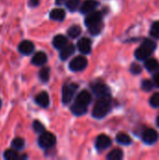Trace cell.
Wrapping results in <instances>:
<instances>
[{
    "mask_svg": "<svg viewBox=\"0 0 159 160\" xmlns=\"http://www.w3.org/2000/svg\"><path fill=\"white\" fill-rule=\"evenodd\" d=\"M111 106H112V103H111L110 96L100 98L93 109V112H92L93 116L97 119L105 117L108 114V112H110Z\"/></svg>",
    "mask_w": 159,
    "mask_h": 160,
    "instance_id": "1",
    "label": "cell"
},
{
    "mask_svg": "<svg viewBox=\"0 0 159 160\" xmlns=\"http://www.w3.org/2000/svg\"><path fill=\"white\" fill-rule=\"evenodd\" d=\"M156 48H157V44L155 41L146 39L135 51V56L139 60H145L155 52Z\"/></svg>",
    "mask_w": 159,
    "mask_h": 160,
    "instance_id": "2",
    "label": "cell"
},
{
    "mask_svg": "<svg viewBox=\"0 0 159 160\" xmlns=\"http://www.w3.org/2000/svg\"><path fill=\"white\" fill-rule=\"evenodd\" d=\"M55 142H56V140H55L54 135L50 132H47V131L42 132L38 139V143H39L40 147L46 148V149L52 147L55 144Z\"/></svg>",
    "mask_w": 159,
    "mask_h": 160,
    "instance_id": "3",
    "label": "cell"
},
{
    "mask_svg": "<svg viewBox=\"0 0 159 160\" xmlns=\"http://www.w3.org/2000/svg\"><path fill=\"white\" fill-rule=\"evenodd\" d=\"M87 67V59L84 56H77L69 63V68L72 71H81Z\"/></svg>",
    "mask_w": 159,
    "mask_h": 160,
    "instance_id": "4",
    "label": "cell"
},
{
    "mask_svg": "<svg viewBox=\"0 0 159 160\" xmlns=\"http://www.w3.org/2000/svg\"><path fill=\"white\" fill-rule=\"evenodd\" d=\"M77 84H69L65 85L62 90V100L64 104H67L71 101L75 91L77 90Z\"/></svg>",
    "mask_w": 159,
    "mask_h": 160,
    "instance_id": "5",
    "label": "cell"
},
{
    "mask_svg": "<svg viewBox=\"0 0 159 160\" xmlns=\"http://www.w3.org/2000/svg\"><path fill=\"white\" fill-rule=\"evenodd\" d=\"M92 90L93 92L99 98L102 97H109L110 96V89L109 87L102 83V82H96L92 84Z\"/></svg>",
    "mask_w": 159,
    "mask_h": 160,
    "instance_id": "6",
    "label": "cell"
},
{
    "mask_svg": "<svg viewBox=\"0 0 159 160\" xmlns=\"http://www.w3.org/2000/svg\"><path fill=\"white\" fill-rule=\"evenodd\" d=\"M142 139L143 142H145L146 144H154L158 140V133L156 130L149 128L144 130V132L142 135Z\"/></svg>",
    "mask_w": 159,
    "mask_h": 160,
    "instance_id": "7",
    "label": "cell"
},
{
    "mask_svg": "<svg viewBox=\"0 0 159 160\" xmlns=\"http://www.w3.org/2000/svg\"><path fill=\"white\" fill-rule=\"evenodd\" d=\"M112 144V140L107 135H99L96 141V146L98 150L102 151L109 148Z\"/></svg>",
    "mask_w": 159,
    "mask_h": 160,
    "instance_id": "8",
    "label": "cell"
},
{
    "mask_svg": "<svg viewBox=\"0 0 159 160\" xmlns=\"http://www.w3.org/2000/svg\"><path fill=\"white\" fill-rule=\"evenodd\" d=\"M91 100H92V98H91L90 93L86 90H83L81 93H79V95L77 96L75 103H78L80 105L87 107L90 104Z\"/></svg>",
    "mask_w": 159,
    "mask_h": 160,
    "instance_id": "9",
    "label": "cell"
},
{
    "mask_svg": "<svg viewBox=\"0 0 159 160\" xmlns=\"http://www.w3.org/2000/svg\"><path fill=\"white\" fill-rule=\"evenodd\" d=\"M102 19V13L99 11H92L90 14H88L85 18V24L87 26H91L93 24H96L99 22H101Z\"/></svg>",
    "mask_w": 159,
    "mask_h": 160,
    "instance_id": "10",
    "label": "cell"
},
{
    "mask_svg": "<svg viewBox=\"0 0 159 160\" xmlns=\"http://www.w3.org/2000/svg\"><path fill=\"white\" fill-rule=\"evenodd\" d=\"M78 49L83 54H88L91 52V40L87 38H82L78 41Z\"/></svg>",
    "mask_w": 159,
    "mask_h": 160,
    "instance_id": "11",
    "label": "cell"
},
{
    "mask_svg": "<svg viewBox=\"0 0 159 160\" xmlns=\"http://www.w3.org/2000/svg\"><path fill=\"white\" fill-rule=\"evenodd\" d=\"M97 6H98V2L97 0H85L81 7V12L90 13L93 10H95Z\"/></svg>",
    "mask_w": 159,
    "mask_h": 160,
    "instance_id": "12",
    "label": "cell"
},
{
    "mask_svg": "<svg viewBox=\"0 0 159 160\" xmlns=\"http://www.w3.org/2000/svg\"><path fill=\"white\" fill-rule=\"evenodd\" d=\"M19 51L22 54H30L34 51V44L29 40H23L19 45Z\"/></svg>",
    "mask_w": 159,
    "mask_h": 160,
    "instance_id": "13",
    "label": "cell"
},
{
    "mask_svg": "<svg viewBox=\"0 0 159 160\" xmlns=\"http://www.w3.org/2000/svg\"><path fill=\"white\" fill-rule=\"evenodd\" d=\"M75 52V46L73 44H67L65 47L61 49L60 52V58L62 60H67L70 55H72Z\"/></svg>",
    "mask_w": 159,
    "mask_h": 160,
    "instance_id": "14",
    "label": "cell"
},
{
    "mask_svg": "<svg viewBox=\"0 0 159 160\" xmlns=\"http://www.w3.org/2000/svg\"><path fill=\"white\" fill-rule=\"evenodd\" d=\"M36 102L43 107V108H47L49 106V103H50V98H49V95L47 92H41L40 94H38L36 98Z\"/></svg>",
    "mask_w": 159,
    "mask_h": 160,
    "instance_id": "15",
    "label": "cell"
},
{
    "mask_svg": "<svg viewBox=\"0 0 159 160\" xmlns=\"http://www.w3.org/2000/svg\"><path fill=\"white\" fill-rule=\"evenodd\" d=\"M47 62V55L43 52H37L33 58H32V63L36 66H41Z\"/></svg>",
    "mask_w": 159,
    "mask_h": 160,
    "instance_id": "16",
    "label": "cell"
},
{
    "mask_svg": "<svg viewBox=\"0 0 159 160\" xmlns=\"http://www.w3.org/2000/svg\"><path fill=\"white\" fill-rule=\"evenodd\" d=\"M66 16V12L62 8H53L50 12V18L53 21H63Z\"/></svg>",
    "mask_w": 159,
    "mask_h": 160,
    "instance_id": "17",
    "label": "cell"
},
{
    "mask_svg": "<svg viewBox=\"0 0 159 160\" xmlns=\"http://www.w3.org/2000/svg\"><path fill=\"white\" fill-rule=\"evenodd\" d=\"M52 44L56 49H62L67 44V39L65 36L63 35H57L54 37L52 40Z\"/></svg>",
    "mask_w": 159,
    "mask_h": 160,
    "instance_id": "18",
    "label": "cell"
},
{
    "mask_svg": "<svg viewBox=\"0 0 159 160\" xmlns=\"http://www.w3.org/2000/svg\"><path fill=\"white\" fill-rule=\"evenodd\" d=\"M145 68H147V70L149 71H156L159 68V62L156 58H149V59H145V63H144Z\"/></svg>",
    "mask_w": 159,
    "mask_h": 160,
    "instance_id": "19",
    "label": "cell"
},
{
    "mask_svg": "<svg viewBox=\"0 0 159 160\" xmlns=\"http://www.w3.org/2000/svg\"><path fill=\"white\" fill-rule=\"evenodd\" d=\"M116 141H117L118 143L123 144V145H128V144H130V143L132 142L131 138H130L127 134L122 133V132L117 134V136H116Z\"/></svg>",
    "mask_w": 159,
    "mask_h": 160,
    "instance_id": "20",
    "label": "cell"
},
{
    "mask_svg": "<svg viewBox=\"0 0 159 160\" xmlns=\"http://www.w3.org/2000/svg\"><path fill=\"white\" fill-rule=\"evenodd\" d=\"M71 112L75 114V115H82L84 114L86 112H87V107L85 106H82V105H80L78 103H74L71 107Z\"/></svg>",
    "mask_w": 159,
    "mask_h": 160,
    "instance_id": "21",
    "label": "cell"
},
{
    "mask_svg": "<svg viewBox=\"0 0 159 160\" xmlns=\"http://www.w3.org/2000/svg\"><path fill=\"white\" fill-rule=\"evenodd\" d=\"M107 158L109 160H120L123 158V151L120 149H114L112 150L108 156Z\"/></svg>",
    "mask_w": 159,
    "mask_h": 160,
    "instance_id": "22",
    "label": "cell"
},
{
    "mask_svg": "<svg viewBox=\"0 0 159 160\" xmlns=\"http://www.w3.org/2000/svg\"><path fill=\"white\" fill-rule=\"evenodd\" d=\"M81 32H82V29H81V27H80L79 25H72L71 27L68 28V30H67V35H68L70 38H77V37L81 34Z\"/></svg>",
    "mask_w": 159,
    "mask_h": 160,
    "instance_id": "23",
    "label": "cell"
},
{
    "mask_svg": "<svg viewBox=\"0 0 159 160\" xmlns=\"http://www.w3.org/2000/svg\"><path fill=\"white\" fill-rule=\"evenodd\" d=\"M102 28H103V23H102L101 22H97V23H96V24H93V25H91V26H88L89 32H90L92 35H94V36L98 35V34L101 32Z\"/></svg>",
    "mask_w": 159,
    "mask_h": 160,
    "instance_id": "24",
    "label": "cell"
},
{
    "mask_svg": "<svg viewBox=\"0 0 159 160\" xmlns=\"http://www.w3.org/2000/svg\"><path fill=\"white\" fill-rule=\"evenodd\" d=\"M39 78L43 82H48L49 78H50V68H48V67L43 68L39 72Z\"/></svg>",
    "mask_w": 159,
    "mask_h": 160,
    "instance_id": "25",
    "label": "cell"
},
{
    "mask_svg": "<svg viewBox=\"0 0 159 160\" xmlns=\"http://www.w3.org/2000/svg\"><path fill=\"white\" fill-rule=\"evenodd\" d=\"M150 34L153 38H155L156 39H159V22H155L152 26H151V30H150Z\"/></svg>",
    "mask_w": 159,
    "mask_h": 160,
    "instance_id": "26",
    "label": "cell"
},
{
    "mask_svg": "<svg viewBox=\"0 0 159 160\" xmlns=\"http://www.w3.org/2000/svg\"><path fill=\"white\" fill-rule=\"evenodd\" d=\"M11 146L16 150H22L24 146V141L21 138H15L11 142Z\"/></svg>",
    "mask_w": 159,
    "mask_h": 160,
    "instance_id": "27",
    "label": "cell"
},
{
    "mask_svg": "<svg viewBox=\"0 0 159 160\" xmlns=\"http://www.w3.org/2000/svg\"><path fill=\"white\" fill-rule=\"evenodd\" d=\"M4 158L7 160H15L19 158L18 153L16 152V150H7L4 153Z\"/></svg>",
    "mask_w": 159,
    "mask_h": 160,
    "instance_id": "28",
    "label": "cell"
},
{
    "mask_svg": "<svg viewBox=\"0 0 159 160\" xmlns=\"http://www.w3.org/2000/svg\"><path fill=\"white\" fill-rule=\"evenodd\" d=\"M80 5V0H68L67 2V7L70 11H75Z\"/></svg>",
    "mask_w": 159,
    "mask_h": 160,
    "instance_id": "29",
    "label": "cell"
},
{
    "mask_svg": "<svg viewBox=\"0 0 159 160\" xmlns=\"http://www.w3.org/2000/svg\"><path fill=\"white\" fill-rule=\"evenodd\" d=\"M150 105L153 108H159V93H156L151 97Z\"/></svg>",
    "mask_w": 159,
    "mask_h": 160,
    "instance_id": "30",
    "label": "cell"
},
{
    "mask_svg": "<svg viewBox=\"0 0 159 160\" xmlns=\"http://www.w3.org/2000/svg\"><path fill=\"white\" fill-rule=\"evenodd\" d=\"M33 128H34V129H35V131H36L37 133H42V132L45 131L44 126H43L40 122H38V121H35V122H34Z\"/></svg>",
    "mask_w": 159,
    "mask_h": 160,
    "instance_id": "31",
    "label": "cell"
},
{
    "mask_svg": "<svg viewBox=\"0 0 159 160\" xmlns=\"http://www.w3.org/2000/svg\"><path fill=\"white\" fill-rule=\"evenodd\" d=\"M154 87V84L151 81L149 80H144L142 82V88L145 91H151Z\"/></svg>",
    "mask_w": 159,
    "mask_h": 160,
    "instance_id": "32",
    "label": "cell"
},
{
    "mask_svg": "<svg viewBox=\"0 0 159 160\" xmlns=\"http://www.w3.org/2000/svg\"><path fill=\"white\" fill-rule=\"evenodd\" d=\"M130 70H131V72L133 74H140L142 72V68L138 64H132V66L130 68Z\"/></svg>",
    "mask_w": 159,
    "mask_h": 160,
    "instance_id": "33",
    "label": "cell"
},
{
    "mask_svg": "<svg viewBox=\"0 0 159 160\" xmlns=\"http://www.w3.org/2000/svg\"><path fill=\"white\" fill-rule=\"evenodd\" d=\"M154 82H155V84L159 87V72L155 74V76H154Z\"/></svg>",
    "mask_w": 159,
    "mask_h": 160,
    "instance_id": "34",
    "label": "cell"
},
{
    "mask_svg": "<svg viewBox=\"0 0 159 160\" xmlns=\"http://www.w3.org/2000/svg\"><path fill=\"white\" fill-rule=\"evenodd\" d=\"M39 4V0H29V5L31 7H37Z\"/></svg>",
    "mask_w": 159,
    "mask_h": 160,
    "instance_id": "35",
    "label": "cell"
},
{
    "mask_svg": "<svg viewBox=\"0 0 159 160\" xmlns=\"http://www.w3.org/2000/svg\"><path fill=\"white\" fill-rule=\"evenodd\" d=\"M55 2H56V4H62L63 2H64V0H55Z\"/></svg>",
    "mask_w": 159,
    "mask_h": 160,
    "instance_id": "36",
    "label": "cell"
},
{
    "mask_svg": "<svg viewBox=\"0 0 159 160\" xmlns=\"http://www.w3.org/2000/svg\"><path fill=\"white\" fill-rule=\"evenodd\" d=\"M157 126L159 127V116L157 117Z\"/></svg>",
    "mask_w": 159,
    "mask_h": 160,
    "instance_id": "37",
    "label": "cell"
},
{
    "mask_svg": "<svg viewBox=\"0 0 159 160\" xmlns=\"http://www.w3.org/2000/svg\"><path fill=\"white\" fill-rule=\"evenodd\" d=\"M1 106H2V101H1V99H0V108H1Z\"/></svg>",
    "mask_w": 159,
    "mask_h": 160,
    "instance_id": "38",
    "label": "cell"
}]
</instances>
